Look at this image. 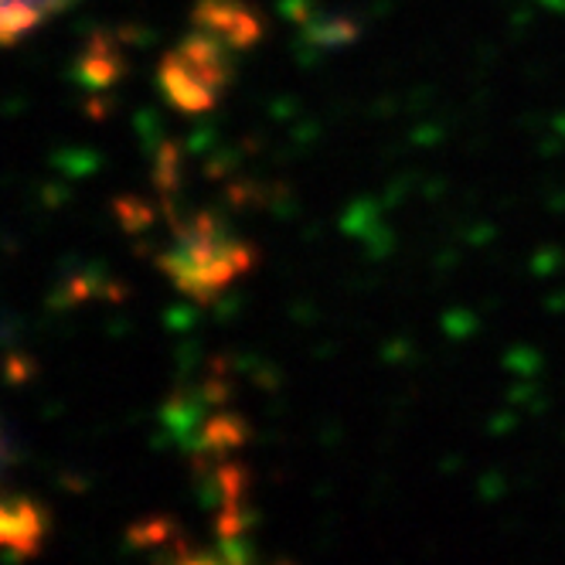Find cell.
<instances>
[{
  "label": "cell",
  "mask_w": 565,
  "mask_h": 565,
  "mask_svg": "<svg viewBox=\"0 0 565 565\" xmlns=\"http://www.w3.org/2000/svg\"><path fill=\"white\" fill-rule=\"evenodd\" d=\"M194 28L218 38L232 52L253 49L263 34L256 11L242 0H198L194 4Z\"/></svg>",
  "instance_id": "cell-1"
},
{
  "label": "cell",
  "mask_w": 565,
  "mask_h": 565,
  "mask_svg": "<svg viewBox=\"0 0 565 565\" xmlns=\"http://www.w3.org/2000/svg\"><path fill=\"white\" fill-rule=\"evenodd\" d=\"M157 83L160 89H164L168 103H174L178 109L184 113H205L215 106V93L205 86V83H198L194 72L184 65V58L178 55V49H171L164 58H160V72H157Z\"/></svg>",
  "instance_id": "cell-2"
},
{
  "label": "cell",
  "mask_w": 565,
  "mask_h": 565,
  "mask_svg": "<svg viewBox=\"0 0 565 565\" xmlns=\"http://www.w3.org/2000/svg\"><path fill=\"white\" fill-rule=\"evenodd\" d=\"M49 14L34 0H4L0 4V49H14L28 31H34Z\"/></svg>",
  "instance_id": "cell-3"
},
{
  "label": "cell",
  "mask_w": 565,
  "mask_h": 565,
  "mask_svg": "<svg viewBox=\"0 0 565 565\" xmlns=\"http://www.w3.org/2000/svg\"><path fill=\"white\" fill-rule=\"evenodd\" d=\"M116 218H119V225H124L130 235H140L143 228H150V222H153V209L147 205L143 198H134V194H127V198H116Z\"/></svg>",
  "instance_id": "cell-4"
},
{
  "label": "cell",
  "mask_w": 565,
  "mask_h": 565,
  "mask_svg": "<svg viewBox=\"0 0 565 565\" xmlns=\"http://www.w3.org/2000/svg\"><path fill=\"white\" fill-rule=\"evenodd\" d=\"M0 372H4V382H8V385H24V382L34 379L38 361H34V354L18 351V344H14V348H8L4 361H0Z\"/></svg>",
  "instance_id": "cell-5"
},
{
  "label": "cell",
  "mask_w": 565,
  "mask_h": 565,
  "mask_svg": "<svg viewBox=\"0 0 565 565\" xmlns=\"http://www.w3.org/2000/svg\"><path fill=\"white\" fill-rule=\"evenodd\" d=\"M52 164L62 174H68V178H86V174H93L99 168V160H96L93 150H75V147H68V150H58L52 157Z\"/></svg>",
  "instance_id": "cell-6"
},
{
  "label": "cell",
  "mask_w": 565,
  "mask_h": 565,
  "mask_svg": "<svg viewBox=\"0 0 565 565\" xmlns=\"http://www.w3.org/2000/svg\"><path fill=\"white\" fill-rule=\"evenodd\" d=\"M68 198H72V191H68V184H65L62 178L38 188V201H42V205H45V212H58Z\"/></svg>",
  "instance_id": "cell-7"
},
{
  "label": "cell",
  "mask_w": 565,
  "mask_h": 565,
  "mask_svg": "<svg viewBox=\"0 0 565 565\" xmlns=\"http://www.w3.org/2000/svg\"><path fill=\"white\" fill-rule=\"evenodd\" d=\"M58 488H65L72 494H83V491H89V477H83V473H62Z\"/></svg>",
  "instance_id": "cell-8"
},
{
  "label": "cell",
  "mask_w": 565,
  "mask_h": 565,
  "mask_svg": "<svg viewBox=\"0 0 565 565\" xmlns=\"http://www.w3.org/2000/svg\"><path fill=\"white\" fill-rule=\"evenodd\" d=\"M21 109H24V99L21 96H11V99H4V106H0V113H11V116L21 113Z\"/></svg>",
  "instance_id": "cell-9"
},
{
  "label": "cell",
  "mask_w": 565,
  "mask_h": 565,
  "mask_svg": "<svg viewBox=\"0 0 565 565\" xmlns=\"http://www.w3.org/2000/svg\"><path fill=\"white\" fill-rule=\"evenodd\" d=\"M58 413H62V402H58V398H52L49 406H45V419H52V416H58Z\"/></svg>",
  "instance_id": "cell-10"
}]
</instances>
